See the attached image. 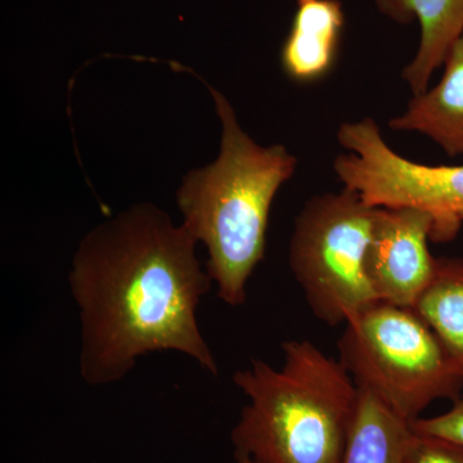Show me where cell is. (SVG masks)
I'll list each match as a JSON object with an SVG mask.
<instances>
[{"mask_svg":"<svg viewBox=\"0 0 463 463\" xmlns=\"http://www.w3.org/2000/svg\"><path fill=\"white\" fill-rule=\"evenodd\" d=\"M412 434L410 422L359 389L358 407L341 463H402Z\"/></svg>","mask_w":463,"mask_h":463,"instance_id":"cell-11","label":"cell"},{"mask_svg":"<svg viewBox=\"0 0 463 463\" xmlns=\"http://www.w3.org/2000/svg\"><path fill=\"white\" fill-rule=\"evenodd\" d=\"M336 137L347 151L334 161L345 190L368 206L428 213L434 219L432 241L455 239L463 223V165L407 160L390 147L371 118L344 123Z\"/></svg>","mask_w":463,"mask_h":463,"instance_id":"cell-6","label":"cell"},{"mask_svg":"<svg viewBox=\"0 0 463 463\" xmlns=\"http://www.w3.org/2000/svg\"><path fill=\"white\" fill-rule=\"evenodd\" d=\"M283 364L261 359L233 374L248 398L231 431L233 456L260 463H341L359 389L339 359L309 340L283 343Z\"/></svg>","mask_w":463,"mask_h":463,"instance_id":"cell-3","label":"cell"},{"mask_svg":"<svg viewBox=\"0 0 463 463\" xmlns=\"http://www.w3.org/2000/svg\"><path fill=\"white\" fill-rule=\"evenodd\" d=\"M410 425L414 432L446 439L463 447V394L453 401L446 413L428 419L419 417Z\"/></svg>","mask_w":463,"mask_h":463,"instance_id":"cell-14","label":"cell"},{"mask_svg":"<svg viewBox=\"0 0 463 463\" xmlns=\"http://www.w3.org/2000/svg\"><path fill=\"white\" fill-rule=\"evenodd\" d=\"M440 81L413 96L403 114L390 120L397 132H416L449 157L463 155V33L448 52Z\"/></svg>","mask_w":463,"mask_h":463,"instance_id":"cell-10","label":"cell"},{"mask_svg":"<svg viewBox=\"0 0 463 463\" xmlns=\"http://www.w3.org/2000/svg\"><path fill=\"white\" fill-rule=\"evenodd\" d=\"M344 326L339 361L356 388L405 421L421 417L434 402L462 394L461 373L412 307L377 301Z\"/></svg>","mask_w":463,"mask_h":463,"instance_id":"cell-4","label":"cell"},{"mask_svg":"<svg viewBox=\"0 0 463 463\" xmlns=\"http://www.w3.org/2000/svg\"><path fill=\"white\" fill-rule=\"evenodd\" d=\"M434 219L416 209L376 207L365 269L379 301L413 307L437 268L429 241Z\"/></svg>","mask_w":463,"mask_h":463,"instance_id":"cell-7","label":"cell"},{"mask_svg":"<svg viewBox=\"0 0 463 463\" xmlns=\"http://www.w3.org/2000/svg\"><path fill=\"white\" fill-rule=\"evenodd\" d=\"M381 14L399 24L417 21L421 29L416 56L402 72L413 96L444 65L448 52L463 33V0H374Z\"/></svg>","mask_w":463,"mask_h":463,"instance_id":"cell-9","label":"cell"},{"mask_svg":"<svg viewBox=\"0 0 463 463\" xmlns=\"http://www.w3.org/2000/svg\"><path fill=\"white\" fill-rule=\"evenodd\" d=\"M462 219H463V214H462Z\"/></svg>","mask_w":463,"mask_h":463,"instance_id":"cell-16","label":"cell"},{"mask_svg":"<svg viewBox=\"0 0 463 463\" xmlns=\"http://www.w3.org/2000/svg\"><path fill=\"white\" fill-rule=\"evenodd\" d=\"M345 14L340 0H298L283 42V72L295 83L321 80L335 65Z\"/></svg>","mask_w":463,"mask_h":463,"instance_id":"cell-8","label":"cell"},{"mask_svg":"<svg viewBox=\"0 0 463 463\" xmlns=\"http://www.w3.org/2000/svg\"><path fill=\"white\" fill-rule=\"evenodd\" d=\"M199 241L152 203L97 225L72 259L69 285L79 309V373L90 386L125 379L137 361L175 352L218 376L197 322L213 281L196 257Z\"/></svg>","mask_w":463,"mask_h":463,"instance_id":"cell-1","label":"cell"},{"mask_svg":"<svg viewBox=\"0 0 463 463\" xmlns=\"http://www.w3.org/2000/svg\"><path fill=\"white\" fill-rule=\"evenodd\" d=\"M234 463H260L248 457L234 456Z\"/></svg>","mask_w":463,"mask_h":463,"instance_id":"cell-15","label":"cell"},{"mask_svg":"<svg viewBox=\"0 0 463 463\" xmlns=\"http://www.w3.org/2000/svg\"><path fill=\"white\" fill-rule=\"evenodd\" d=\"M221 118L214 163L183 178L176 203L183 224L207 250L206 272L230 307L248 298V282L264 259L268 222L277 192L294 176L298 158L282 145H258L221 91L209 87Z\"/></svg>","mask_w":463,"mask_h":463,"instance_id":"cell-2","label":"cell"},{"mask_svg":"<svg viewBox=\"0 0 463 463\" xmlns=\"http://www.w3.org/2000/svg\"><path fill=\"white\" fill-rule=\"evenodd\" d=\"M412 309L437 335L463 379V259L438 258L431 282Z\"/></svg>","mask_w":463,"mask_h":463,"instance_id":"cell-12","label":"cell"},{"mask_svg":"<svg viewBox=\"0 0 463 463\" xmlns=\"http://www.w3.org/2000/svg\"><path fill=\"white\" fill-rule=\"evenodd\" d=\"M402 463H463V447L413 431Z\"/></svg>","mask_w":463,"mask_h":463,"instance_id":"cell-13","label":"cell"},{"mask_svg":"<svg viewBox=\"0 0 463 463\" xmlns=\"http://www.w3.org/2000/svg\"><path fill=\"white\" fill-rule=\"evenodd\" d=\"M374 214L344 188L313 196L295 219L289 269L323 323L345 325L379 301L365 269Z\"/></svg>","mask_w":463,"mask_h":463,"instance_id":"cell-5","label":"cell"}]
</instances>
